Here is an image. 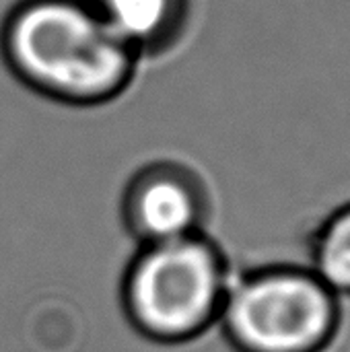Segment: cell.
I'll list each match as a JSON object with an SVG mask.
<instances>
[{"label":"cell","mask_w":350,"mask_h":352,"mask_svg":"<svg viewBox=\"0 0 350 352\" xmlns=\"http://www.w3.org/2000/svg\"><path fill=\"white\" fill-rule=\"evenodd\" d=\"M0 58L23 87L72 107L118 99L142 60L91 0H17L0 23Z\"/></svg>","instance_id":"obj_1"},{"label":"cell","mask_w":350,"mask_h":352,"mask_svg":"<svg viewBox=\"0 0 350 352\" xmlns=\"http://www.w3.org/2000/svg\"><path fill=\"white\" fill-rule=\"evenodd\" d=\"M219 322L237 352H324L342 305L305 264L266 262L233 276Z\"/></svg>","instance_id":"obj_2"},{"label":"cell","mask_w":350,"mask_h":352,"mask_svg":"<svg viewBox=\"0 0 350 352\" xmlns=\"http://www.w3.org/2000/svg\"><path fill=\"white\" fill-rule=\"evenodd\" d=\"M233 268L206 233L142 245L126 276V307L146 336L179 342L219 322Z\"/></svg>","instance_id":"obj_3"},{"label":"cell","mask_w":350,"mask_h":352,"mask_svg":"<svg viewBox=\"0 0 350 352\" xmlns=\"http://www.w3.org/2000/svg\"><path fill=\"white\" fill-rule=\"evenodd\" d=\"M118 217L142 245L210 233L212 194L204 177L177 161H153L122 188Z\"/></svg>","instance_id":"obj_4"},{"label":"cell","mask_w":350,"mask_h":352,"mask_svg":"<svg viewBox=\"0 0 350 352\" xmlns=\"http://www.w3.org/2000/svg\"><path fill=\"white\" fill-rule=\"evenodd\" d=\"M109 29L140 58L175 47L192 21V0H91Z\"/></svg>","instance_id":"obj_5"},{"label":"cell","mask_w":350,"mask_h":352,"mask_svg":"<svg viewBox=\"0 0 350 352\" xmlns=\"http://www.w3.org/2000/svg\"><path fill=\"white\" fill-rule=\"evenodd\" d=\"M338 299L350 297V200L330 210L307 239L305 264Z\"/></svg>","instance_id":"obj_6"}]
</instances>
